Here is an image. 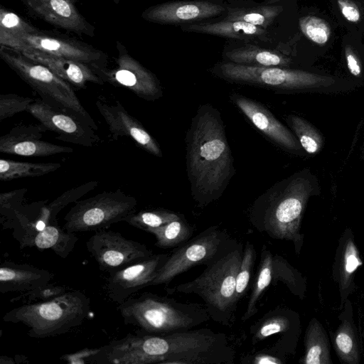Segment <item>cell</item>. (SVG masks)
I'll return each mask as SVG.
<instances>
[{
	"mask_svg": "<svg viewBox=\"0 0 364 364\" xmlns=\"http://www.w3.org/2000/svg\"><path fill=\"white\" fill-rule=\"evenodd\" d=\"M186 169L191 196L200 208L218 200L235 173L220 111L201 105L186 136Z\"/></svg>",
	"mask_w": 364,
	"mask_h": 364,
	"instance_id": "cell-1",
	"label": "cell"
},
{
	"mask_svg": "<svg viewBox=\"0 0 364 364\" xmlns=\"http://www.w3.org/2000/svg\"><path fill=\"white\" fill-rule=\"evenodd\" d=\"M321 186L309 168L294 173L272 185L251 205L248 217L259 232L272 239L292 241L298 249L302 236L300 225L311 197L318 196Z\"/></svg>",
	"mask_w": 364,
	"mask_h": 364,
	"instance_id": "cell-2",
	"label": "cell"
},
{
	"mask_svg": "<svg viewBox=\"0 0 364 364\" xmlns=\"http://www.w3.org/2000/svg\"><path fill=\"white\" fill-rule=\"evenodd\" d=\"M228 82L269 89L282 94H341L359 86L353 80L282 67L251 66L224 62L212 70Z\"/></svg>",
	"mask_w": 364,
	"mask_h": 364,
	"instance_id": "cell-3",
	"label": "cell"
},
{
	"mask_svg": "<svg viewBox=\"0 0 364 364\" xmlns=\"http://www.w3.org/2000/svg\"><path fill=\"white\" fill-rule=\"evenodd\" d=\"M117 309L126 325L149 334L192 329L210 318L204 304L182 303L151 292L130 296Z\"/></svg>",
	"mask_w": 364,
	"mask_h": 364,
	"instance_id": "cell-4",
	"label": "cell"
},
{
	"mask_svg": "<svg viewBox=\"0 0 364 364\" xmlns=\"http://www.w3.org/2000/svg\"><path fill=\"white\" fill-rule=\"evenodd\" d=\"M243 245L240 242L215 262L206 266L203 272L188 282L166 288L168 294H196L214 321L231 326L235 320L236 277L241 264Z\"/></svg>",
	"mask_w": 364,
	"mask_h": 364,
	"instance_id": "cell-5",
	"label": "cell"
},
{
	"mask_svg": "<svg viewBox=\"0 0 364 364\" xmlns=\"http://www.w3.org/2000/svg\"><path fill=\"white\" fill-rule=\"evenodd\" d=\"M90 311V298L72 290L48 301L15 307L3 316L5 322L22 323L34 338L53 337L80 326Z\"/></svg>",
	"mask_w": 364,
	"mask_h": 364,
	"instance_id": "cell-6",
	"label": "cell"
},
{
	"mask_svg": "<svg viewBox=\"0 0 364 364\" xmlns=\"http://www.w3.org/2000/svg\"><path fill=\"white\" fill-rule=\"evenodd\" d=\"M0 57L45 103L97 129L94 119L83 107L70 84L46 66L15 49L0 46Z\"/></svg>",
	"mask_w": 364,
	"mask_h": 364,
	"instance_id": "cell-7",
	"label": "cell"
},
{
	"mask_svg": "<svg viewBox=\"0 0 364 364\" xmlns=\"http://www.w3.org/2000/svg\"><path fill=\"white\" fill-rule=\"evenodd\" d=\"M237 242L218 225L210 226L176 247L151 286L166 284L194 266L209 265L231 250Z\"/></svg>",
	"mask_w": 364,
	"mask_h": 364,
	"instance_id": "cell-8",
	"label": "cell"
},
{
	"mask_svg": "<svg viewBox=\"0 0 364 364\" xmlns=\"http://www.w3.org/2000/svg\"><path fill=\"white\" fill-rule=\"evenodd\" d=\"M137 200L121 189L77 200L66 213L63 228L72 233L105 230L136 211Z\"/></svg>",
	"mask_w": 364,
	"mask_h": 364,
	"instance_id": "cell-9",
	"label": "cell"
},
{
	"mask_svg": "<svg viewBox=\"0 0 364 364\" xmlns=\"http://www.w3.org/2000/svg\"><path fill=\"white\" fill-rule=\"evenodd\" d=\"M0 46L18 50L28 47L40 51L85 63L92 68L108 65V56L103 51L66 36L38 28L33 32L13 35L0 31Z\"/></svg>",
	"mask_w": 364,
	"mask_h": 364,
	"instance_id": "cell-10",
	"label": "cell"
},
{
	"mask_svg": "<svg viewBox=\"0 0 364 364\" xmlns=\"http://www.w3.org/2000/svg\"><path fill=\"white\" fill-rule=\"evenodd\" d=\"M117 55L114 66L92 68L104 82L124 87L137 97L155 101L163 96V90L156 76L131 55L127 48L116 41Z\"/></svg>",
	"mask_w": 364,
	"mask_h": 364,
	"instance_id": "cell-11",
	"label": "cell"
},
{
	"mask_svg": "<svg viewBox=\"0 0 364 364\" xmlns=\"http://www.w3.org/2000/svg\"><path fill=\"white\" fill-rule=\"evenodd\" d=\"M88 252L101 271L115 272L154 255L144 244L124 237L120 232L100 230L86 242Z\"/></svg>",
	"mask_w": 364,
	"mask_h": 364,
	"instance_id": "cell-12",
	"label": "cell"
},
{
	"mask_svg": "<svg viewBox=\"0 0 364 364\" xmlns=\"http://www.w3.org/2000/svg\"><path fill=\"white\" fill-rule=\"evenodd\" d=\"M230 100L274 145L289 154L304 155L305 151L291 130L262 104L237 92H232Z\"/></svg>",
	"mask_w": 364,
	"mask_h": 364,
	"instance_id": "cell-13",
	"label": "cell"
},
{
	"mask_svg": "<svg viewBox=\"0 0 364 364\" xmlns=\"http://www.w3.org/2000/svg\"><path fill=\"white\" fill-rule=\"evenodd\" d=\"M47 131L58 134L57 139L87 147L98 144L96 130L77 118L58 111L41 100H35L28 111Z\"/></svg>",
	"mask_w": 364,
	"mask_h": 364,
	"instance_id": "cell-14",
	"label": "cell"
},
{
	"mask_svg": "<svg viewBox=\"0 0 364 364\" xmlns=\"http://www.w3.org/2000/svg\"><path fill=\"white\" fill-rule=\"evenodd\" d=\"M167 254L153 255L115 272L109 274L106 290L108 297L120 304L141 289L151 286L168 259Z\"/></svg>",
	"mask_w": 364,
	"mask_h": 364,
	"instance_id": "cell-15",
	"label": "cell"
},
{
	"mask_svg": "<svg viewBox=\"0 0 364 364\" xmlns=\"http://www.w3.org/2000/svg\"><path fill=\"white\" fill-rule=\"evenodd\" d=\"M43 21L79 36L93 37L95 27L77 7V0H18Z\"/></svg>",
	"mask_w": 364,
	"mask_h": 364,
	"instance_id": "cell-16",
	"label": "cell"
},
{
	"mask_svg": "<svg viewBox=\"0 0 364 364\" xmlns=\"http://www.w3.org/2000/svg\"><path fill=\"white\" fill-rule=\"evenodd\" d=\"M95 105L114 139L122 136L129 137L146 152L157 157L162 156L158 142L119 100L109 103L102 98H98Z\"/></svg>",
	"mask_w": 364,
	"mask_h": 364,
	"instance_id": "cell-17",
	"label": "cell"
},
{
	"mask_svg": "<svg viewBox=\"0 0 364 364\" xmlns=\"http://www.w3.org/2000/svg\"><path fill=\"white\" fill-rule=\"evenodd\" d=\"M227 12L222 4L208 0L168 1L145 9L143 19L159 24L190 23L220 16Z\"/></svg>",
	"mask_w": 364,
	"mask_h": 364,
	"instance_id": "cell-18",
	"label": "cell"
},
{
	"mask_svg": "<svg viewBox=\"0 0 364 364\" xmlns=\"http://www.w3.org/2000/svg\"><path fill=\"white\" fill-rule=\"evenodd\" d=\"M46 129L43 124L18 125L0 137V152L22 156H48L71 153V147L41 140Z\"/></svg>",
	"mask_w": 364,
	"mask_h": 364,
	"instance_id": "cell-19",
	"label": "cell"
},
{
	"mask_svg": "<svg viewBox=\"0 0 364 364\" xmlns=\"http://www.w3.org/2000/svg\"><path fill=\"white\" fill-rule=\"evenodd\" d=\"M28 58L46 66L58 77L77 89L86 88L89 82L103 85L104 82L85 63L50 55L38 50L24 47L18 50Z\"/></svg>",
	"mask_w": 364,
	"mask_h": 364,
	"instance_id": "cell-20",
	"label": "cell"
},
{
	"mask_svg": "<svg viewBox=\"0 0 364 364\" xmlns=\"http://www.w3.org/2000/svg\"><path fill=\"white\" fill-rule=\"evenodd\" d=\"M48 270L27 264L4 261L0 266V292H27L43 287L53 278Z\"/></svg>",
	"mask_w": 364,
	"mask_h": 364,
	"instance_id": "cell-21",
	"label": "cell"
},
{
	"mask_svg": "<svg viewBox=\"0 0 364 364\" xmlns=\"http://www.w3.org/2000/svg\"><path fill=\"white\" fill-rule=\"evenodd\" d=\"M185 31L223 36L238 40H264L267 31L266 28L240 21L223 19L213 23H191L182 26Z\"/></svg>",
	"mask_w": 364,
	"mask_h": 364,
	"instance_id": "cell-22",
	"label": "cell"
},
{
	"mask_svg": "<svg viewBox=\"0 0 364 364\" xmlns=\"http://www.w3.org/2000/svg\"><path fill=\"white\" fill-rule=\"evenodd\" d=\"M225 56L228 62L245 65L289 68L291 64L288 56L252 45L230 50Z\"/></svg>",
	"mask_w": 364,
	"mask_h": 364,
	"instance_id": "cell-23",
	"label": "cell"
},
{
	"mask_svg": "<svg viewBox=\"0 0 364 364\" xmlns=\"http://www.w3.org/2000/svg\"><path fill=\"white\" fill-rule=\"evenodd\" d=\"M78 237L75 233L66 231L58 225H48L35 234L27 242L26 247L39 250L50 249L61 258H66L73 251Z\"/></svg>",
	"mask_w": 364,
	"mask_h": 364,
	"instance_id": "cell-24",
	"label": "cell"
},
{
	"mask_svg": "<svg viewBox=\"0 0 364 364\" xmlns=\"http://www.w3.org/2000/svg\"><path fill=\"white\" fill-rule=\"evenodd\" d=\"M305 354L301 363L304 364L331 363L329 344L321 325L316 320L310 322L305 335Z\"/></svg>",
	"mask_w": 364,
	"mask_h": 364,
	"instance_id": "cell-25",
	"label": "cell"
},
{
	"mask_svg": "<svg viewBox=\"0 0 364 364\" xmlns=\"http://www.w3.org/2000/svg\"><path fill=\"white\" fill-rule=\"evenodd\" d=\"M273 254L263 245L260 254L256 277L253 282L249 301L246 310L242 316L243 321L255 316L258 309L257 304L267 288L272 284Z\"/></svg>",
	"mask_w": 364,
	"mask_h": 364,
	"instance_id": "cell-26",
	"label": "cell"
},
{
	"mask_svg": "<svg viewBox=\"0 0 364 364\" xmlns=\"http://www.w3.org/2000/svg\"><path fill=\"white\" fill-rule=\"evenodd\" d=\"M61 166L59 163H33L0 160V180L12 181L26 177H38L50 173Z\"/></svg>",
	"mask_w": 364,
	"mask_h": 364,
	"instance_id": "cell-27",
	"label": "cell"
},
{
	"mask_svg": "<svg viewBox=\"0 0 364 364\" xmlns=\"http://www.w3.org/2000/svg\"><path fill=\"white\" fill-rule=\"evenodd\" d=\"M282 11L281 6L272 4L227 8V15L224 19L240 21L267 28Z\"/></svg>",
	"mask_w": 364,
	"mask_h": 364,
	"instance_id": "cell-28",
	"label": "cell"
},
{
	"mask_svg": "<svg viewBox=\"0 0 364 364\" xmlns=\"http://www.w3.org/2000/svg\"><path fill=\"white\" fill-rule=\"evenodd\" d=\"M285 120L306 154L314 155L321 151L325 139L313 124L296 114L287 115Z\"/></svg>",
	"mask_w": 364,
	"mask_h": 364,
	"instance_id": "cell-29",
	"label": "cell"
},
{
	"mask_svg": "<svg viewBox=\"0 0 364 364\" xmlns=\"http://www.w3.org/2000/svg\"><path fill=\"white\" fill-rule=\"evenodd\" d=\"M146 232L155 237L156 247L166 249L177 247L187 242L192 236L193 229L182 216L162 226L149 228Z\"/></svg>",
	"mask_w": 364,
	"mask_h": 364,
	"instance_id": "cell-30",
	"label": "cell"
},
{
	"mask_svg": "<svg viewBox=\"0 0 364 364\" xmlns=\"http://www.w3.org/2000/svg\"><path fill=\"white\" fill-rule=\"evenodd\" d=\"M290 327V319L284 314L270 311L250 326L252 343L255 345L274 334L287 332Z\"/></svg>",
	"mask_w": 364,
	"mask_h": 364,
	"instance_id": "cell-31",
	"label": "cell"
},
{
	"mask_svg": "<svg viewBox=\"0 0 364 364\" xmlns=\"http://www.w3.org/2000/svg\"><path fill=\"white\" fill-rule=\"evenodd\" d=\"M181 217L174 212L164 209L143 210L133 213L124 221L134 228L146 231L149 228L162 226Z\"/></svg>",
	"mask_w": 364,
	"mask_h": 364,
	"instance_id": "cell-32",
	"label": "cell"
},
{
	"mask_svg": "<svg viewBox=\"0 0 364 364\" xmlns=\"http://www.w3.org/2000/svg\"><path fill=\"white\" fill-rule=\"evenodd\" d=\"M284 283L294 294L301 296L303 291V279L300 274L282 256L273 255L272 284Z\"/></svg>",
	"mask_w": 364,
	"mask_h": 364,
	"instance_id": "cell-33",
	"label": "cell"
},
{
	"mask_svg": "<svg viewBox=\"0 0 364 364\" xmlns=\"http://www.w3.org/2000/svg\"><path fill=\"white\" fill-rule=\"evenodd\" d=\"M334 343L338 355L345 363L356 364L359 362L358 346L348 321H344L338 328Z\"/></svg>",
	"mask_w": 364,
	"mask_h": 364,
	"instance_id": "cell-34",
	"label": "cell"
},
{
	"mask_svg": "<svg viewBox=\"0 0 364 364\" xmlns=\"http://www.w3.org/2000/svg\"><path fill=\"white\" fill-rule=\"evenodd\" d=\"M256 257L257 252L254 245L247 241L236 277L235 301L237 305L248 289Z\"/></svg>",
	"mask_w": 364,
	"mask_h": 364,
	"instance_id": "cell-35",
	"label": "cell"
},
{
	"mask_svg": "<svg viewBox=\"0 0 364 364\" xmlns=\"http://www.w3.org/2000/svg\"><path fill=\"white\" fill-rule=\"evenodd\" d=\"M299 26L309 40L319 46L326 44L331 36V28L328 23L316 16L307 15L301 17Z\"/></svg>",
	"mask_w": 364,
	"mask_h": 364,
	"instance_id": "cell-36",
	"label": "cell"
},
{
	"mask_svg": "<svg viewBox=\"0 0 364 364\" xmlns=\"http://www.w3.org/2000/svg\"><path fill=\"white\" fill-rule=\"evenodd\" d=\"M97 186L98 181H88L64 192L51 203H46V208L52 219L57 222L56 215L64 207L70 203L77 201L82 196L95 188Z\"/></svg>",
	"mask_w": 364,
	"mask_h": 364,
	"instance_id": "cell-37",
	"label": "cell"
},
{
	"mask_svg": "<svg viewBox=\"0 0 364 364\" xmlns=\"http://www.w3.org/2000/svg\"><path fill=\"white\" fill-rule=\"evenodd\" d=\"M362 264L358 250L352 240H349L342 254L341 262V287L346 289L350 284L353 274Z\"/></svg>",
	"mask_w": 364,
	"mask_h": 364,
	"instance_id": "cell-38",
	"label": "cell"
},
{
	"mask_svg": "<svg viewBox=\"0 0 364 364\" xmlns=\"http://www.w3.org/2000/svg\"><path fill=\"white\" fill-rule=\"evenodd\" d=\"M37 28L12 11L3 6L0 9V31L13 35L28 33Z\"/></svg>",
	"mask_w": 364,
	"mask_h": 364,
	"instance_id": "cell-39",
	"label": "cell"
},
{
	"mask_svg": "<svg viewBox=\"0 0 364 364\" xmlns=\"http://www.w3.org/2000/svg\"><path fill=\"white\" fill-rule=\"evenodd\" d=\"M35 100L16 94L0 95V122L17 113L27 112Z\"/></svg>",
	"mask_w": 364,
	"mask_h": 364,
	"instance_id": "cell-40",
	"label": "cell"
},
{
	"mask_svg": "<svg viewBox=\"0 0 364 364\" xmlns=\"http://www.w3.org/2000/svg\"><path fill=\"white\" fill-rule=\"evenodd\" d=\"M27 188L13 190L0 194V215L1 223L8 220L14 211L22 206Z\"/></svg>",
	"mask_w": 364,
	"mask_h": 364,
	"instance_id": "cell-41",
	"label": "cell"
},
{
	"mask_svg": "<svg viewBox=\"0 0 364 364\" xmlns=\"http://www.w3.org/2000/svg\"><path fill=\"white\" fill-rule=\"evenodd\" d=\"M344 58L347 69L359 85L364 80V64L358 53L350 45L344 46Z\"/></svg>",
	"mask_w": 364,
	"mask_h": 364,
	"instance_id": "cell-42",
	"label": "cell"
},
{
	"mask_svg": "<svg viewBox=\"0 0 364 364\" xmlns=\"http://www.w3.org/2000/svg\"><path fill=\"white\" fill-rule=\"evenodd\" d=\"M65 290L66 289L65 287L55 285L48 283V284L43 287L36 289L31 291L23 292L19 296V297L26 299L30 301L36 300L44 301L52 299L65 293L66 291Z\"/></svg>",
	"mask_w": 364,
	"mask_h": 364,
	"instance_id": "cell-43",
	"label": "cell"
},
{
	"mask_svg": "<svg viewBox=\"0 0 364 364\" xmlns=\"http://www.w3.org/2000/svg\"><path fill=\"white\" fill-rule=\"evenodd\" d=\"M338 8L343 17L348 22L358 23L362 19V11L353 0H336Z\"/></svg>",
	"mask_w": 364,
	"mask_h": 364,
	"instance_id": "cell-44",
	"label": "cell"
},
{
	"mask_svg": "<svg viewBox=\"0 0 364 364\" xmlns=\"http://www.w3.org/2000/svg\"><path fill=\"white\" fill-rule=\"evenodd\" d=\"M242 363L252 364H282L283 360L273 351V348L269 350H262L243 358Z\"/></svg>",
	"mask_w": 364,
	"mask_h": 364,
	"instance_id": "cell-45",
	"label": "cell"
},
{
	"mask_svg": "<svg viewBox=\"0 0 364 364\" xmlns=\"http://www.w3.org/2000/svg\"><path fill=\"white\" fill-rule=\"evenodd\" d=\"M360 156H361V158L363 159H364V141L363 143V146H362V148H361Z\"/></svg>",
	"mask_w": 364,
	"mask_h": 364,
	"instance_id": "cell-46",
	"label": "cell"
}]
</instances>
